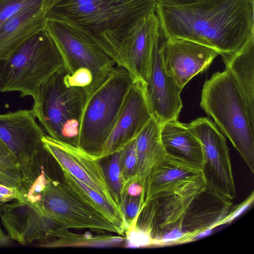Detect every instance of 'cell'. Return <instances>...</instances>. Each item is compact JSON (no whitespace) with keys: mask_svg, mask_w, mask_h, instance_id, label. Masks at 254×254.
<instances>
[{"mask_svg":"<svg viewBox=\"0 0 254 254\" xmlns=\"http://www.w3.org/2000/svg\"><path fill=\"white\" fill-rule=\"evenodd\" d=\"M161 38H180L219 54L239 49L254 34V0H201L180 6L157 3Z\"/></svg>","mask_w":254,"mask_h":254,"instance_id":"obj_1","label":"cell"},{"mask_svg":"<svg viewBox=\"0 0 254 254\" xmlns=\"http://www.w3.org/2000/svg\"><path fill=\"white\" fill-rule=\"evenodd\" d=\"M156 0H57L48 20L65 23L124 66L121 50L132 29L156 12Z\"/></svg>","mask_w":254,"mask_h":254,"instance_id":"obj_2","label":"cell"},{"mask_svg":"<svg viewBox=\"0 0 254 254\" xmlns=\"http://www.w3.org/2000/svg\"><path fill=\"white\" fill-rule=\"evenodd\" d=\"M200 105L211 117L254 173V121L233 74L214 73L203 86Z\"/></svg>","mask_w":254,"mask_h":254,"instance_id":"obj_3","label":"cell"},{"mask_svg":"<svg viewBox=\"0 0 254 254\" xmlns=\"http://www.w3.org/2000/svg\"><path fill=\"white\" fill-rule=\"evenodd\" d=\"M66 73L63 67L39 88L32 110L47 135L77 146L87 94L85 87L67 85Z\"/></svg>","mask_w":254,"mask_h":254,"instance_id":"obj_4","label":"cell"},{"mask_svg":"<svg viewBox=\"0 0 254 254\" xmlns=\"http://www.w3.org/2000/svg\"><path fill=\"white\" fill-rule=\"evenodd\" d=\"M136 78L117 65L98 86L86 92L77 147L97 157L111 132L126 96Z\"/></svg>","mask_w":254,"mask_h":254,"instance_id":"obj_5","label":"cell"},{"mask_svg":"<svg viewBox=\"0 0 254 254\" xmlns=\"http://www.w3.org/2000/svg\"><path fill=\"white\" fill-rule=\"evenodd\" d=\"M2 63L3 92H18L21 97L33 98L39 88L64 67L60 53L45 30L25 41Z\"/></svg>","mask_w":254,"mask_h":254,"instance_id":"obj_6","label":"cell"},{"mask_svg":"<svg viewBox=\"0 0 254 254\" xmlns=\"http://www.w3.org/2000/svg\"><path fill=\"white\" fill-rule=\"evenodd\" d=\"M205 187L200 177L145 199L130 227L150 237L153 246L185 243L183 216L195 195Z\"/></svg>","mask_w":254,"mask_h":254,"instance_id":"obj_7","label":"cell"},{"mask_svg":"<svg viewBox=\"0 0 254 254\" xmlns=\"http://www.w3.org/2000/svg\"><path fill=\"white\" fill-rule=\"evenodd\" d=\"M24 198L67 229H89L98 233L108 231L121 235L117 228L78 198L64 183L49 177L41 192Z\"/></svg>","mask_w":254,"mask_h":254,"instance_id":"obj_8","label":"cell"},{"mask_svg":"<svg viewBox=\"0 0 254 254\" xmlns=\"http://www.w3.org/2000/svg\"><path fill=\"white\" fill-rule=\"evenodd\" d=\"M45 30L56 45L62 57L64 67L68 75L86 68L92 74L91 90L112 72L117 64L92 40L72 27L58 21L48 20Z\"/></svg>","mask_w":254,"mask_h":254,"instance_id":"obj_9","label":"cell"},{"mask_svg":"<svg viewBox=\"0 0 254 254\" xmlns=\"http://www.w3.org/2000/svg\"><path fill=\"white\" fill-rule=\"evenodd\" d=\"M31 110L0 114V139L18 161L22 182L32 181L39 173L37 162L46 133Z\"/></svg>","mask_w":254,"mask_h":254,"instance_id":"obj_10","label":"cell"},{"mask_svg":"<svg viewBox=\"0 0 254 254\" xmlns=\"http://www.w3.org/2000/svg\"><path fill=\"white\" fill-rule=\"evenodd\" d=\"M188 125L201 144L203 155L201 174L206 187L234 199L236 191L225 138L207 118H197Z\"/></svg>","mask_w":254,"mask_h":254,"instance_id":"obj_11","label":"cell"},{"mask_svg":"<svg viewBox=\"0 0 254 254\" xmlns=\"http://www.w3.org/2000/svg\"><path fill=\"white\" fill-rule=\"evenodd\" d=\"M0 217L9 237L24 245L38 241L44 247L67 229L22 198L0 202Z\"/></svg>","mask_w":254,"mask_h":254,"instance_id":"obj_12","label":"cell"},{"mask_svg":"<svg viewBox=\"0 0 254 254\" xmlns=\"http://www.w3.org/2000/svg\"><path fill=\"white\" fill-rule=\"evenodd\" d=\"M152 116L145 84L136 79L126 96L116 122L97 159L100 160L120 151L136 138Z\"/></svg>","mask_w":254,"mask_h":254,"instance_id":"obj_13","label":"cell"},{"mask_svg":"<svg viewBox=\"0 0 254 254\" xmlns=\"http://www.w3.org/2000/svg\"><path fill=\"white\" fill-rule=\"evenodd\" d=\"M41 141L45 150L57 161L63 171L69 173L112 203L116 204L101 162L95 156L77 146L54 139L47 134L43 136Z\"/></svg>","mask_w":254,"mask_h":254,"instance_id":"obj_14","label":"cell"},{"mask_svg":"<svg viewBox=\"0 0 254 254\" xmlns=\"http://www.w3.org/2000/svg\"><path fill=\"white\" fill-rule=\"evenodd\" d=\"M159 55L165 72L183 89L220 54L199 43L175 38L165 39L160 43Z\"/></svg>","mask_w":254,"mask_h":254,"instance_id":"obj_15","label":"cell"},{"mask_svg":"<svg viewBox=\"0 0 254 254\" xmlns=\"http://www.w3.org/2000/svg\"><path fill=\"white\" fill-rule=\"evenodd\" d=\"M161 37L156 13L148 16L129 33L121 50L124 66L146 84L154 48Z\"/></svg>","mask_w":254,"mask_h":254,"instance_id":"obj_16","label":"cell"},{"mask_svg":"<svg viewBox=\"0 0 254 254\" xmlns=\"http://www.w3.org/2000/svg\"><path fill=\"white\" fill-rule=\"evenodd\" d=\"M160 42L155 46L145 91L152 115L162 124L178 119L183 107V90L165 72L159 55Z\"/></svg>","mask_w":254,"mask_h":254,"instance_id":"obj_17","label":"cell"},{"mask_svg":"<svg viewBox=\"0 0 254 254\" xmlns=\"http://www.w3.org/2000/svg\"><path fill=\"white\" fill-rule=\"evenodd\" d=\"M233 205L232 200L205 187L194 197L182 221L185 243L200 233L220 226Z\"/></svg>","mask_w":254,"mask_h":254,"instance_id":"obj_18","label":"cell"},{"mask_svg":"<svg viewBox=\"0 0 254 254\" xmlns=\"http://www.w3.org/2000/svg\"><path fill=\"white\" fill-rule=\"evenodd\" d=\"M57 0L22 10L0 28V62L9 58L25 41L45 30L49 11Z\"/></svg>","mask_w":254,"mask_h":254,"instance_id":"obj_19","label":"cell"},{"mask_svg":"<svg viewBox=\"0 0 254 254\" xmlns=\"http://www.w3.org/2000/svg\"><path fill=\"white\" fill-rule=\"evenodd\" d=\"M161 139L166 154L201 172L203 155L201 142L188 124L171 120L162 124Z\"/></svg>","mask_w":254,"mask_h":254,"instance_id":"obj_20","label":"cell"},{"mask_svg":"<svg viewBox=\"0 0 254 254\" xmlns=\"http://www.w3.org/2000/svg\"><path fill=\"white\" fill-rule=\"evenodd\" d=\"M200 177V170L166 154L146 179L145 200L162 192L174 190Z\"/></svg>","mask_w":254,"mask_h":254,"instance_id":"obj_21","label":"cell"},{"mask_svg":"<svg viewBox=\"0 0 254 254\" xmlns=\"http://www.w3.org/2000/svg\"><path fill=\"white\" fill-rule=\"evenodd\" d=\"M225 68L235 78L254 121V34L234 52L221 55Z\"/></svg>","mask_w":254,"mask_h":254,"instance_id":"obj_22","label":"cell"},{"mask_svg":"<svg viewBox=\"0 0 254 254\" xmlns=\"http://www.w3.org/2000/svg\"><path fill=\"white\" fill-rule=\"evenodd\" d=\"M161 126L152 116L135 138L138 177L144 183L152 169L166 155L161 139Z\"/></svg>","mask_w":254,"mask_h":254,"instance_id":"obj_23","label":"cell"},{"mask_svg":"<svg viewBox=\"0 0 254 254\" xmlns=\"http://www.w3.org/2000/svg\"><path fill=\"white\" fill-rule=\"evenodd\" d=\"M63 172L64 184L81 201L107 219L124 235L127 224L123 210L100 193L78 181L65 171Z\"/></svg>","mask_w":254,"mask_h":254,"instance_id":"obj_24","label":"cell"},{"mask_svg":"<svg viewBox=\"0 0 254 254\" xmlns=\"http://www.w3.org/2000/svg\"><path fill=\"white\" fill-rule=\"evenodd\" d=\"M125 239L121 237L100 235L92 236L90 235H79L65 230L61 236L44 247L67 246H102L115 245L122 243Z\"/></svg>","mask_w":254,"mask_h":254,"instance_id":"obj_25","label":"cell"},{"mask_svg":"<svg viewBox=\"0 0 254 254\" xmlns=\"http://www.w3.org/2000/svg\"><path fill=\"white\" fill-rule=\"evenodd\" d=\"M120 151L102 159L103 167L110 191L116 204L122 208L123 198L127 183L122 174L120 161Z\"/></svg>","mask_w":254,"mask_h":254,"instance_id":"obj_26","label":"cell"},{"mask_svg":"<svg viewBox=\"0 0 254 254\" xmlns=\"http://www.w3.org/2000/svg\"><path fill=\"white\" fill-rule=\"evenodd\" d=\"M0 184L20 190L22 188V174L15 157L0 156Z\"/></svg>","mask_w":254,"mask_h":254,"instance_id":"obj_27","label":"cell"},{"mask_svg":"<svg viewBox=\"0 0 254 254\" xmlns=\"http://www.w3.org/2000/svg\"><path fill=\"white\" fill-rule=\"evenodd\" d=\"M120 153L121 168L126 182L138 178L135 138L127 144Z\"/></svg>","mask_w":254,"mask_h":254,"instance_id":"obj_28","label":"cell"},{"mask_svg":"<svg viewBox=\"0 0 254 254\" xmlns=\"http://www.w3.org/2000/svg\"><path fill=\"white\" fill-rule=\"evenodd\" d=\"M52 0H0V21L2 23L22 10Z\"/></svg>","mask_w":254,"mask_h":254,"instance_id":"obj_29","label":"cell"},{"mask_svg":"<svg viewBox=\"0 0 254 254\" xmlns=\"http://www.w3.org/2000/svg\"><path fill=\"white\" fill-rule=\"evenodd\" d=\"M145 193L138 196H130L124 193L122 209L125 216L127 228L133 221L143 204Z\"/></svg>","mask_w":254,"mask_h":254,"instance_id":"obj_30","label":"cell"},{"mask_svg":"<svg viewBox=\"0 0 254 254\" xmlns=\"http://www.w3.org/2000/svg\"><path fill=\"white\" fill-rule=\"evenodd\" d=\"M93 76L91 71L84 67L76 70L71 75H68L66 72L64 76L65 83L70 86L86 88L91 84Z\"/></svg>","mask_w":254,"mask_h":254,"instance_id":"obj_31","label":"cell"},{"mask_svg":"<svg viewBox=\"0 0 254 254\" xmlns=\"http://www.w3.org/2000/svg\"><path fill=\"white\" fill-rule=\"evenodd\" d=\"M254 200V192L253 191L250 195L242 202L232 206L227 217L221 222V225L229 224L234 220L243 213L253 203Z\"/></svg>","mask_w":254,"mask_h":254,"instance_id":"obj_32","label":"cell"},{"mask_svg":"<svg viewBox=\"0 0 254 254\" xmlns=\"http://www.w3.org/2000/svg\"><path fill=\"white\" fill-rule=\"evenodd\" d=\"M21 190L15 187H8L0 184V202L6 203L22 197Z\"/></svg>","mask_w":254,"mask_h":254,"instance_id":"obj_33","label":"cell"},{"mask_svg":"<svg viewBox=\"0 0 254 254\" xmlns=\"http://www.w3.org/2000/svg\"><path fill=\"white\" fill-rule=\"evenodd\" d=\"M158 3L167 6H180L196 2L201 0H156Z\"/></svg>","mask_w":254,"mask_h":254,"instance_id":"obj_34","label":"cell"},{"mask_svg":"<svg viewBox=\"0 0 254 254\" xmlns=\"http://www.w3.org/2000/svg\"><path fill=\"white\" fill-rule=\"evenodd\" d=\"M0 156L14 157L0 139Z\"/></svg>","mask_w":254,"mask_h":254,"instance_id":"obj_35","label":"cell"},{"mask_svg":"<svg viewBox=\"0 0 254 254\" xmlns=\"http://www.w3.org/2000/svg\"><path fill=\"white\" fill-rule=\"evenodd\" d=\"M8 242L7 238L4 235L0 227V244L4 245Z\"/></svg>","mask_w":254,"mask_h":254,"instance_id":"obj_36","label":"cell"}]
</instances>
